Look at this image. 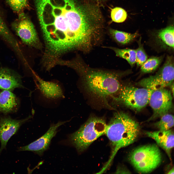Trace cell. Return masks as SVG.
<instances>
[{"label": "cell", "mask_w": 174, "mask_h": 174, "mask_svg": "<svg viewBox=\"0 0 174 174\" xmlns=\"http://www.w3.org/2000/svg\"><path fill=\"white\" fill-rule=\"evenodd\" d=\"M34 0L46 54L58 58L89 48L98 25L96 12L89 1Z\"/></svg>", "instance_id": "cell-1"}, {"label": "cell", "mask_w": 174, "mask_h": 174, "mask_svg": "<svg viewBox=\"0 0 174 174\" xmlns=\"http://www.w3.org/2000/svg\"><path fill=\"white\" fill-rule=\"evenodd\" d=\"M68 65L81 78L87 91L95 96L106 99L121 87L120 79L123 73L91 67L79 56L70 60Z\"/></svg>", "instance_id": "cell-2"}, {"label": "cell", "mask_w": 174, "mask_h": 174, "mask_svg": "<svg viewBox=\"0 0 174 174\" xmlns=\"http://www.w3.org/2000/svg\"><path fill=\"white\" fill-rule=\"evenodd\" d=\"M138 123L128 114L115 113L108 124L105 134L113 147V157L118 150L133 143L139 134Z\"/></svg>", "instance_id": "cell-3"}, {"label": "cell", "mask_w": 174, "mask_h": 174, "mask_svg": "<svg viewBox=\"0 0 174 174\" xmlns=\"http://www.w3.org/2000/svg\"><path fill=\"white\" fill-rule=\"evenodd\" d=\"M107 125L102 118L91 116L78 130L69 136V141L78 152H82L105 134Z\"/></svg>", "instance_id": "cell-4"}, {"label": "cell", "mask_w": 174, "mask_h": 174, "mask_svg": "<svg viewBox=\"0 0 174 174\" xmlns=\"http://www.w3.org/2000/svg\"><path fill=\"white\" fill-rule=\"evenodd\" d=\"M129 160L139 173L151 172L160 164L162 155L158 147L154 144L138 147L133 151L129 157Z\"/></svg>", "instance_id": "cell-5"}, {"label": "cell", "mask_w": 174, "mask_h": 174, "mask_svg": "<svg viewBox=\"0 0 174 174\" xmlns=\"http://www.w3.org/2000/svg\"><path fill=\"white\" fill-rule=\"evenodd\" d=\"M154 90L125 86L121 87L117 96L114 97L116 102L136 111H139L149 103Z\"/></svg>", "instance_id": "cell-6"}, {"label": "cell", "mask_w": 174, "mask_h": 174, "mask_svg": "<svg viewBox=\"0 0 174 174\" xmlns=\"http://www.w3.org/2000/svg\"><path fill=\"white\" fill-rule=\"evenodd\" d=\"M174 72L173 57L168 55L164 63L155 74L143 79L138 84L143 87L154 90L165 88L173 82Z\"/></svg>", "instance_id": "cell-7"}, {"label": "cell", "mask_w": 174, "mask_h": 174, "mask_svg": "<svg viewBox=\"0 0 174 174\" xmlns=\"http://www.w3.org/2000/svg\"><path fill=\"white\" fill-rule=\"evenodd\" d=\"M11 27L23 44L30 47L42 49V45L34 26L24 12L18 15L17 18L12 23Z\"/></svg>", "instance_id": "cell-8"}, {"label": "cell", "mask_w": 174, "mask_h": 174, "mask_svg": "<svg viewBox=\"0 0 174 174\" xmlns=\"http://www.w3.org/2000/svg\"><path fill=\"white\" fill-rule=\"evenodd\" d=\"M171 92L165 88L154 90L152 93L149 103L153 110L148 121L161 117L168 113L173 106Z\"/></svg>", "instance_id": "cell-9"}, {"label": "cell", "mask_w": 174, "mask_h": 174, "mask_svg": "<svg viewBox=\"0 0 174 174\" xmlns=\"http://www.w3.org/2000/svg\"><path fill=\"white\" fill-rule=\"evenodd\" d=\"M69 121H59L51 124L47 131L38 139L29 144L18 148V151H29L41 156L49 147L51 140L57 132V129L61 125Z\"/></svg>", "instance_id": "cell-10"}, {"label": "cell", "mask_w": 174, "mask_h": 174, "mask_svg": "<svg viewBox=\"0 0 174 174\" xmlns=\"http://www.w3.org/2000/svg\"><path fill=\"white\" fill-rule=\"evenodd\" d=\"M33 73L37 88L43 96L51 100L64 98V89L60 83L56 81H45L34 72Z\"/></svg>", "instance_id": "cell-11"}, {"label": "cell", "mask_w": 174, "mask_h": 174, "mask_svg": "<svg viewBox=\"0 0 174 174\" xmlns=\"http://www.w3.org/2000/svg\"><path fill=\"white\" fill-rule=\"evenodd\" d=\"M31 117L32 116H30L20 120L13 119L9 117L0 119V152L6 148L8 140L16 133L21 125Z\"/></svg>", "instance_id": "cell-12"}, {"label": "cell", "mask_w": 174, "mask_h": 174, "mask_svg": "<svg viewBox=\"0 0 174 174\" xmlns=\"http://www.w3.org/2000/svg\"><path fill=\"white\" fill-rule=\"evenodd\" d=\"M149 137L153 139L157 144L166 152L171 159V152L174 147V133L170 129L167 130H158L154 131L146 132Z\"/></svg>", "instance_id": "cell-13"}, {"label": "cell", "mask_w": 174, "mask_h": 174, "mask_svg": "<svg viewBox=\"0 0 174 174\" xmlns=\"http://www.w3.org/2000/svg\"><path fill=\"white\" fill-rule=\"evenodd\" d=\"M21 76L17 72L7 67L0 68V88L10 90L22 87Z\"/></svg>", "instance_id": "cell-14"}, {"label": "cell", "mask_w": 174, "mask_h": 174, "mask_svg": "<svg viewBox=\"0 0 174 174\" xmlns=\"http://www.w3.org/2000/svg\"><path fill=\"white\" fill-rule=\"evenodd\" d=\"M174 26L170 25L162 29L154 35L155 44L162 50H174Z\"/></svg>", "instance_id": "cell-15"}, {"label": "cell", "mask_w": 174, "mask_h": 174, "mask_svg": "<svg viewBox=\"0 0 174 174\" xmlns=\"http://www.w3.org/2000/svg\"><path fill=\"white\" fill-rule=\"evenodd\" d=\"M17 105L15 95L10 90H3L0 93V112L4 113L13 110Z\"/></svg>", "instance_id": "cell-16"}, {"label": "cell", "mask_w": 174, "mask_h": 174, "mask_svg": "<svg viewBox=\"0 0 174 174\" xmlns=\"http://www.w3.org/2000/svg\"><path fill=\"white\" fill-rule=\"evenodd\" d=\"M109 32L111 36L116 43L123 45L131 42L139 35L137 32L131 33L111 28L109 29Z\"/></svg>", "instance_id": "cell-17"}, {"label": "cell", "mask_w": 174, "mask_h": 174, "mask_svg": "<svg viewBox=\"0 0 174 174\" xmlns=\"http://www.w3.org/2000/svg\"><path fill=\"white\" fill-rule=\"evenodd\" d=\"M107 48L113 51L116 56L126 60L131 67L134 66L136 63L135 50L130 48L121 49L111 47Z\"/></svg>", "instance_id": "cell-18"}, {"label": "cell", "mask_w": 174, "mask_h": 174, "mask_svg": "<svg viewBox=\"0 0 174 174\" xmlns=\"http://www.w3.org/2000/svg\"><path fill=\"white\" fill-rule=\"evenodd\" d=\"M162 56L153 57L147 59L141 66V71L143 73L152 72L156 70L161 62Z\"/></svg>", "instance_id": "cell-19"}, {"label": "cell", "mask_w": 174, "mask_h": 174, "mask_svg": "<svg viewBox=\"0 0 174 174\" xmlns=\"http://www.w3.org/2000/svg\"><path fill=\"white\" fill-rule=\"evenodd\" d=\"M160 119L154 124L159 130H167L171 129L174 126V116L172 115L166 114L161 117Z\"/></svg>", "instance_id": "cell-20"}, {"label": "cell", "mask_w": 174, "mask_h": 174, "mask_svg": "<svg viewBox=\"0 0 174 174\" xmlns=\"http://www.w3.org/2000/svg\"><path fill=\"white\" fill-rule=\"evenodd\" d=\"M13 11L18 14L24 12L29 8V0H6Z\"/></svg>", "instance_id": "cell-21"}, {"label": "cell", "mask_w": 174, "mask_h": 174, "mask_svg": "<svg viewBox=\"0 0 174 174\" xmlns=\"http://www.w3.org/2000/svg\"><path fill=\"white\" fill-rule=\"evenodd\" d=\"M127 16L126 11L121 7H116L111 10V18L114 22L118 23L123 22L126 20Z\"/></svg>", "instance_id": "cell-22"}, {"label": "cell", "mask_w": 174, "mask_h": 174, "mask_svg": "<svg viewBox=\"0 0 174 174\" xmlns=\"http://www.w3.org/2000/svg\"><path fill=\"white\" fill-rule=\"evenodd\" d=\"M138 48L136 50V63L137 66H141L147 59L148 57L141 43V38L138 41Z\"/></svg>", "instance_id": "cell-23"}, {"label": "cell", "mask_w": 174, "mask_h": 174, "mask_svg": "<svg viewBox=\"0 0 174 174\" xmlns=\"http://www.w3.org/2000/svg\"><path fill=\"white\" fill-rule=\"evenodd\" d=\"M116 172H117V173L119 174L131 173H130V172L127 169L122 167H119L118 168Z\"/></svg>", "instance_id": "cell-24"}, {"label": "cell", "mask_w": 174, "mask_h": 174, "mask_svg": "<svg viewBox=\"0 0 174 174\" xmlns=\"http://www.w3.org/2000/svg\"><path fill=\"white\" fill-rule=\"evenodd\" d=\"M171 86V89L172 90V95L173 96H174V83H173L170 85Z\"/></svg>", "instance_id": "cell-25"}, {"label": "cell", "mask_w": 174, "mask_h": 174, "mask_svg": "<svg viewBox=\"0 0 174 174\" xmlns=\"http://www.w3.org/2000/svg\"><path fill=\"white\" fill-rule=\"evenodd\" d=\"M174 168L173 167L167 173L168 174H174Z\"/></svg>", "instance_id": "cell-26"}, {"label": "cell", "mask_w": 174, "mask_h": 174, "mask_svg": "<svg viewBox=\"0 0 174 174\" xmlns=\"http://www.w3.org/2000/svg\"><path fill=\"white\" fill-rule=\"evenodd\" d=\"M91 0L92 1H101V0Z\"/></svg>", "instance_id": "cell-27"}]
</instances>
